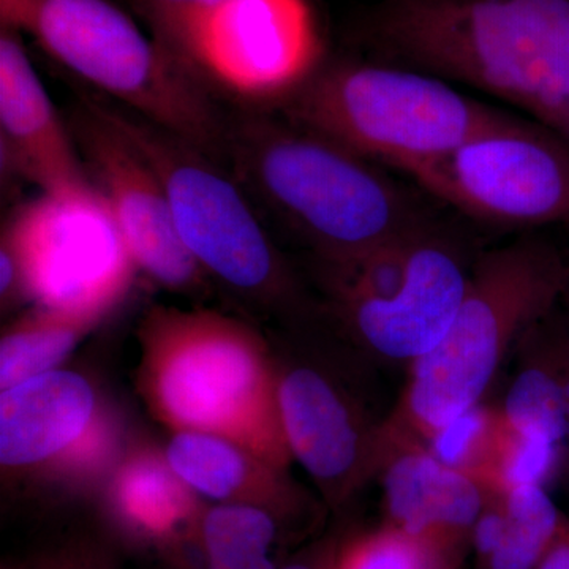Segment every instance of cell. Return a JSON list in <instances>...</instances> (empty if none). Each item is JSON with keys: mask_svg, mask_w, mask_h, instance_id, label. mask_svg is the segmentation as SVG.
Instances as JSON below:
<instances>
[{"mask_svg": "<svg viewBox=\"0 0 569 569\" xmlns=\"http://www.w3.org/2000/svg\"><path fill=\"white\" fill-rule=\"evenodd\" d=\"M359 39L378 62L471 86L569 140V0H383Z\"/></svg>", "mask_w": 569, "mask_h": 569, "instance_id": "6da1fadb", "label": "cell"}, {"mask_svg": "<svg viewBox=\"0 0 569 569\" xmlns=\"http://www.w3.org/2000/svg\"><path fill=\"white\" fill-rule=\"evenodd\" d=\"M568 288L567 258L538 236L479 253L447 336L408 366L381 427L380 468L397 449L426 448L441 427L482 402L505 359Z\"/></svg>", "mask_w": 569, "mask_h": 569, "instance_id": "7a4b0ae2", "label": "cell"}, {"mask_svg": "<svg viewBox=\"0 0 569 569\" xmlns=\"http://www.w3.org/2000/svg\"><path fill=\"white\" fill-rule=\"evenodd\" d=\"M224 153L244 190L331 260L436 219L381 164L284 116L260 112L228 123Z\"/></svg>", "mask_w": 569, "mask_h": 569, "instance_id": "3957f363", "label": "cell"}, {"mask_svg": "<svg viewBox=\"0 0 569 569\" xmlns=\"http://www.w3.org/2000/svg\"><path fill=\"white\" fill-rule=\"evenodd\" d=\"M279 107L290 121L407 174L511 116L433 74L378 61L320 66Z\"/></svg>", "mask_w": 569, "mask_h": 569, "instance_id": "277c9868", "label": "cell"}, {"mask_svg": "<svg viewBox=\"0 0 569 569\" xmlns=\"http://www.w3.org/2000/svg\"><path fill=\"white\" fill-rule=\"evenodd\" d=\"M26 31L119 107L213 159L224 152L228 123L203 78L144 36L110 0H39Z\"/></svg>", "mask_w": 569, "mask_h": 569, "instance_id": "5b68a950", "label": "cell"}, {"mask_svg": "<svg viewBox=\"0 0 569 569\" xmlns=\"http://www.w3.org/2000/svg\"><path fill=\"white\" fill-rule=\"evenodd\" d=\"M475 260L462 239L437 219L335 260L343 316L370 355L410 366L447 336Z\"/></svg>", "mask_w": 569, "mask_h": 569, "instance_id": "8992f818", "label": "cell"}, {"mask_svg": "<svg viewBox=\"0 0 569 569\" xmlns=\"http://www.w3.org/2000/svg\"><path fill=\"white\" fill-rule=\"evenodd\" d=\"M96 103L159 176L176 230L197 263L239 290L276 284L274 250L238 179L209 153L134 112Z\"/></svg>", "mask_w": 569, "mask_h": 569, "instance_id": "52a82bcc", "label": "cell"}, {"mask_svg": "<svg viewBox=\"0 0 569 569\" xmlns=\"http://www.w3.org/2000/svg\"><path fill=\"white\" fill-rule=\"evenodd\" d=\"M408 176L478 222L569 228V140L531 119L511 114Z\"/></svg>", "mask_w": 569, "mask_h": 569, "instance_id": "ba28073f", "label": "cell"}, {"mask_svg": "<svg viewBox=\"0 0 569 569\" xmlns=\"http://www.w3.org/2000/svg\"><path fill=\"white\" fill-rule=\"evenodd\" d=\"M11 216L3 244L41 305L89 318L121 295L133 258L99 190L88 198L40 193Z\"/></svg>", "mask_w": 569, "mask_h": 569, "instance_id": "9c48e42d", "label": "cell"}, {"mask_svg": "<svg viewBox=\"0 0 569 569\" xmlns=\"http://www.w3.org/2000/svg\"><path fill=\"white\" fill-rule=\"evenodd\" d=\"M171 56L253 103H282L321 66L309 0H223Z\"/></svg>", "mask_w": 569, "mask_h": 569, "instance_id": "30bf717a", "label": "cell"}, {"mask_svg": "<svg viewBox=\"0 0 569 569\" xmlns=\"http://www.w3.org/2000/svg\"><path fill=\"white\" fill-rule=\"evenodd\" d=\"M69 127L134 263L167 287L192 284L200 264L176 230L170 201L151 164L96 102H82Z\"/></svg>", "mask_w": 569, "mask_h": 569, "instance_id": "8fae6325", "label": "cell"}, {"mask_svg": "<svg viewBox=\"0 0 569 569\" xmlns=\"http://www.w3.org/2000/svg\"><path fill=\"white\" fill-rule=\"evenodd\" d=\"M164 325L179 340L178 355L160 376V397L171 417L201 429H227L247 411L280 419L252 351L233 329L200 317H173Z\"/></svg>", "mask_w": 569, "mask_h": 569, "instance_id": "7c38bea8", "label": "cell"}, {"mask_svg": "<svg viewBox=\"0 0 569 569\" xmlns=\"http://www.w3.org/2000/svg\"><path fill=\"white\" fill-rule=\"evenodd\" d=\"M0 37V133L9 170L36 183L41 193L88 198L97 193L91 176L59 118L39 73L17 36Z\"/></svg>", "mask_w": 569, "mask_h": 569, "instance_id": "4fadbf2b", "label": "cell"}, {"mask_svg": "<svg viewBox=\"0 0 569 569\" xmlns=\"http://www.w3.org/2000/svg\"><path fill=\"white\" fill-rule=\"evenodd\" d=\"M277 403L288 449L318 481L343 489L380 468L383 422L362 418L320 370L291 369Z\"/></svg>", "mask_w": 569, "mask_h": 569, "instance_id": "5bb4252c", "label": "cell"}, {"mask_svg": "<svg viewBox=\"0 0 569 569\" xmlns=\"http://www.w3.org/2000/svg\"><path fill=\"white\" fill-rule=\"evenodd\" d=\"M378 473L387 523L418 539L448 569H458L471 549L488 490L422 447L397 449Z\"/></svg>", "mask_w": 569, "mask_h": 569, "instance_id": "9a60e30c", "label": "cell"}, {"mask_svg": "<svg viewBox=\"0 0 569 569\" xmlns=\"http://www.w3.org/2000/svg\"><path fill=\"white\" fill-rule=\"evenodd\" d=\"M93 396L84 378L48 372L6 389L0 399V459L37 462L69 447L91 419Z\"/></svg>", "mask_w": 569, "mask_h": 569, "instance_id": "2e32d148", "label": "cell"}, {"mask_svg": "<svg viewBox=\"0 0 569 569\" xmlns=\"http://www.w3.org/2000/svg\"><path fill=\"white\" fill-rule=\"evenodd\" d=\"M563 512L541 486L490 492L475 526L478 569H537Z\"/></svg>", "mask_w": 569, "mask_h": 569, "instance_id": "e0dca14e", "label": "cell"}, {"mask_svg": "<svg viewBox=\"0 0 569 569\" xmlns=\"http://www.w3.org/2000/svg\"><path fill=\"white\" fill-rule=\"evenodd\" d=\"M515 353L518 355V367L503 403L498 407L501 418L511 429L548 438L569 451L567 411L560 388L531 329L522 337Z\"/></svg>", "mask_w": 569, "mask_h": 569, "instance_id": "ac0fdd59", "label": "cell"}, {"mask_svg": "<svg viewBox=\"0 0 569 569\" xmlns=\"http://www.w3.org/2000/svg\"><path fill=\"white\" fill-rule=\"evenodd\" d=\"M500 433L498 407L479 402L441 427L426 449L441 463L462 471L486 489L496 467Z\"/></svg>", "mask_w": 569, "mask_h": 569, "instance_id": "d6986e66", "label": "cell"}, {"mask_svg": "<svg viewBox=\"0 0 569 569\" xmlns=\"http://www.w3.org/2000/svg\"><path fill=\"white\" fill-rule=\"evenodd\" d=\"M86 318L52 310L50 318L7 336L0 347V385L3 391L48 373L74 346V323Z\"/></svg>", "mask_w": 569, "mask_h": 569, "instance_id": "ffe728a7", "label": "cell"}, {"mask_svg": "<svg viewBox=\"0 0 569 569\" xmlns=\"http://www.w3.org/2000/svg\"><path fill=\"white\" fill-rule=\"evenodd\" d=\"M119 501L123 515L151 535L173 530L189 509L186 493L170 471L153 463H140L123 475Z\"/></svg>", "mask_w": 569, "mask_h": 569, "instance_id": "44dd1931", "label": "cell"}, {"mask_svg": "<svg viewBox=\"0 0 569 569\" xmlns=\"http://www.w3.org/2000/svg\"><path fill=\"white\" fill-rule=\"evenodd\" d=\"M171 470L204 496L223 498L241 486L244 460L233 447L204 433H182L168 449Z\"/></svg>", "mask_w": 569, "mask_h": 569, "instance_id": "7402d4cb", "label": "cell"}, {"mask_svg": "<svg viewBox=\"0 0 569 569\" xmlns=\"http://www.w3.org/2000/svg\"><path fill=\"white\" fill-rule=\"evenodd\" d=\"M203 539L208 561L260 559L274 542L276 522L260 508H217L204 519Z\"/></svg>", "mask_w": 569, "mask_h": 569, "instance_id": "603a6c76", "label": "cell"}, {"mask_svg": "<svg viewBox=\"0 0 569 569\" xmlns=\"http://www.w3.org/2000/svg\"><path fill=\"white\" fill-rule=\"evenodd\" d=\"M332 569H448L436 553L402 530L383 526L351 539Z\"/></svg>", "mask_w": 569, "mask_h": 569, "instance_id": "cb8c5ba5", "label": "cell"}, {"mask_svg": "<svg viewBox=\"0 0 569 569\" xmlns=\"http://www.w3.org/2000/svg\"><path fill=\"white\" fill-rule=\"evenodd\" d=\"M222 2L223 0H137V7L152 29V39L171 54L190 29Z\"/></svg>", "mask_w": 569, "mask_h": 569, "instance_id": "d4e9b609", "label": "cell"}, {"mask_svg": "<svg viewBox=\"0 0 569 569\" xmlns=\"http://www.w3.org/2000/svg\"><path fill=\"white\" fill-rule=\"evenodd\" d=\"M539 350L556 377L567 411L569 438V331L560 306L531 328Z\"/></svg>", "mask_w": 569, "mask_h": 569, "instance_id": "484cf974", "label": "cell"}, {"mask_svg": "<svg viewBox=\"0 0 569 569\" xmlns=\"http://www.w3.org/2000/svg\"><path fill=\"white\" fill-rule=\"evenodd\" d=\"M39 0H0L3 29L26 31L33 7Z\"/></svg>", "mask_w": 569, "mask_h": 569, "instance_id": "4316f807", "label": "cell"}, {"mask_svg": "<svg viewBox=\"0 0 569 569\" xmlns=\"http://www.w3.org/2000/svg\"><path fill=\"white\" fill-rule=\"evenodd\" d=\"M208 569H276L269 557L238 561H209Z\"/></svg>", "mask_w": 569, "mask_h": 569, "instance_id": "83f0119b", "label": "cell"}, {"mask_svg": "<svg viewBox=\"0 0 569 569\" xmlns=\"http://www.w3.org/2000/svg\"><path fill=\"white\" fill-rule=\"evenodd\" d=\"M283 569H332V560L329 563H312V561H295Z\"/></svg>", "mask_w": 569, "mask_h": 569, "instance_id": "f1b7e54d", "label": "cell"}, {"mask_svg": "<svg viewBox=\"0 0 569 569\" xmlns=\"http://www.w3.org/2000/svg\"><path fill=\"white\" fill-rule=\"evenodd\" d=\"M561 312H563L565 321H567L569 331V288L567 293H565L563 299H561Z\"/></svg>", "mask_w": 569, "mask_h": 569, "instance_id": "f546056e", "label": "cell"}]
</instances>
